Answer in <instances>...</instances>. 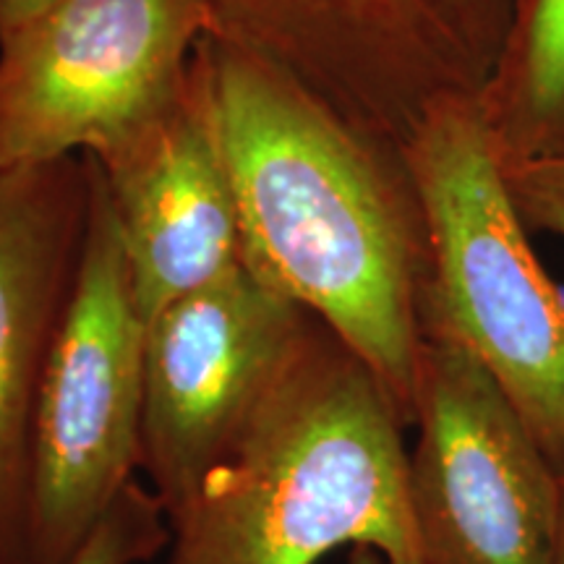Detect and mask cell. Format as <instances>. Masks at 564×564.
Listing matches in <instances>:
<instances>
[{"mask_svg": "<svg viewBox=\"0 0 564 564\" xmlns=\"http://www.w3.org/2000/svg\"><path fill=\"white\" fill-rule=\"evenodd\" d=\"M215 37L259 55L352 129L377 112L369 87L384 37L421 24L429 0H207Z\"/></svg>", "mask_w": 564, "mask_h": 564, "instance_id": "obj_10", "label": "cell"}, {"mask_svg": "<svg viewBox=\"0 0 564 564\" xmlns=\"http://www.w3.org/2000/svg\"><path fill=\"white\" fill-rule=\"evenodd\" d=\"M560 470H562V525H560V539H556V552H554L552 564H564V457L560 463Z\"/></svg>", "mask_w": 564, "mask_h": 564, "instance_id": "obj_16", "label": "cell"}, {"mask_svg": "<svg viewBox=\"0 0 564 564\" xmlns=\"http://www.w3.org/2000/svg\"><path fill=\"white\" fill-rule=\"evenodd\" d=\"M95 165L108 186L147 324L243 262L241 223L199 51L178 100Z\"/></svg>", "mask_w": 564, "mask_h": 564, "instance_id": "obj_9", "label": "cell"}, {"mask_svg": "<svg viewBox=\"0 0 564 564\" xmlns=\"http://www.w3.org/2000/svg\"><path fill=\"white\" fill-rule=\"evenodd\" d=\"M165 507L144 481H133L112 502L74 556L63 564H147L167 549Z\"/></svg>", "mask_w": 564, "mask_h": 564, "instance_id": "obj_11", "label": "cell"}, {"mask_svg": "<svg viewBox=\"0 0 564 564\" xmlns=\"http://www.w3.org/2000/svg\"><path fill=\"white\" fill-rule=\"evenodd\" d=\"M61 0H0V40L30 24Z\"/></svg>", "mask_w": 564, "mask_h": 564, "instance_id": "obj_14", "label": "cell"}, {"mask_svg": "<svg viewBox=\"0 0 564 564\" xmlns=\"http://www.w3.org/2000/svg\"><path fill=\"white\" fill-rule=\"evenodd\" d=\"M308 319L241 262L147 324L139 476L165 514L232 447Z\"/></svg>", "mask_w": 564, "mask_h": 564, "instance_id": "obj_7", "label": "cell"}, {"mask_svg": "<svg viewBox=\"0 0 564 564\" xmlns=\"http://www.w3.org/2000/svg\"><path fill=\"white\" fill-rule=\"evenodd\" d=\"M507 175L520 215L528 223L564 238V158L533 162L520 167L518 173L507 171Z\"/></svg>", "mask_w": 564, "mask_h": 564, "instance_id": "obj_13", "label": "cell"}, {"mask_svg": "<svg viewBox=\"0 0 564 564\" xmlns=\"http://www.w3.org/2000/svg\"><path fill=\"white\" fill-rule=\"evenodd\" d=\"M212 123L236 196L243 264L333 329L411 423L429 243L364 133L241 45H199Z\"/></svg>", "mask_w": 564, "mask_h": 564, "instance_id": "obj_1", "label": "cell"}, {"mask_svg": "<svg viewBox=\"0 0 564 564\" xmlns=\"http://www.w3.org/2000/svg\"><path fill=\"white\" fill-rule=\"evenodd\" d=\"M403 162L429 243L423 329L463 345L562 463L564 291L528 241L489 126L463 97H444Z\"/></svg>", "mask_w": 564, "mask_h": 564, "instance_id": "obj_3", "label": "cell"}, {"mask_svg": "<svg viewBox=\"0 0 564 564\" xmlns=\"http://www.w3.org/2000/svg\"><path fill=\"white\" fill-rule=\"evenodd\" d=\"M423 335L408 449L421 564H552L560 463L463 345Z\"/></svg>", "mask_w": 564, "mask_h": 564, "instance_id": "obj_6", "label": "cell"}, {"mask_svg": "<svg viewBox=\"0 0 564 564\" xmlns=\"http://www.w3.org/2000/svg\"><path fill=\"white\" fill-rule=\"evenodd\" d=\"M207 0H61L0 40V167L108 158L178 100Z\"/></svg>", "mask_w": 564, "mask_h": 564, "instance_id": "obj_5", "label": "cell"}, {"mask_svg": "<svg viewBox=\"0 0 564 564\" xmlns=\"http://www.w3.org/2000/svg\"><path fill=\"white\" fill-rule=\"evenodd\" d=\"M345 564H392L387 556H382L377 552V549H369V546H356L350 549L348 554V562Z\"/></svg>", "mask_w": 564, "mask_h": 564, "instance_id": "obj_15", "label": "cell"}, {"mask_svg": "<svg viewBox=\"0 0 564 564\" xmlns=\"http://www.w3.org/2000/svg\"><path fill=\"white\" fill-rule=\"evenodd\" d=\"M87 158V154H84ZM82 262L47 350L32 429L30 560L63 564L139 478L147 322L95 160Z\"/></svg>", "mask_w": 564, "mask_h": 564, "instance_id": "obj_4", "label": "cell"}, {"mask_svg": "<svg viewBox=\"0 0 564 564\" xmlns=\"http://www.w3.org/2000/svg\"><path fill=\"white\" fill-rule=\"evenodd\" d=\"M405 426L371 366L312 316L232 447L167 514L165 564H319L343 546L421 564Z\"/></svg>", "mask_w": 564, "mask_h": 564, "instance_id": "obj_2", "label": "cell"}, {"mask_svg": "<svg viewBox=\"0 0 564 564\" xmlns=\"http://www.w3.org/2000/svg\"><path fill=\"white\" fill-rule=\"evenodd\" d=\"M89 202L84 154L0 167V564H32L34 408L82 262Z\"/></svg>", "mask_w": 564, "mask_h": 564, "instance_id": "obj_8", "label": "cell"}, {"mask_svg": "<svg viewBox=\"0 0 564 564\" xmlns=\"http://www.w3.org/2000/svg\"><path fill=\"white\" fill-rule=\"evenodd\" d=\"M523 102L535 123H564V0H535L523 55Z\"/></svg>", "mask_w": 564, "mask_h": 564, "instance_id": "obj_12", "label": "cell"}]
</instances>
